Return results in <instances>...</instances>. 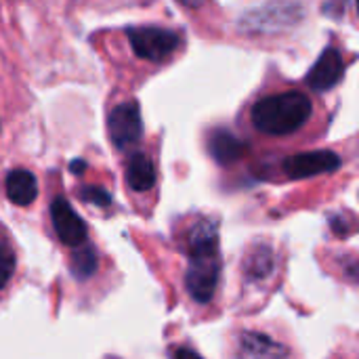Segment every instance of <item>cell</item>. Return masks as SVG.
I'll use <instances>...</instances> for the list:
<instances>
[{
    "mask_svg": "<svg viewBox=\"0 0 359 359\" xmlns=\"http://www.w3.org/2000/svg\"><path fill=\"white\" fill-rule=\"evenodd\" d=\"M126 181L135 191H149L156 185V168L149 156H145L143 151L130 156L126 164Z\"/></svg>",
    "mask_w": 359,
    "mask_h": 359,
    "instance_id": "obj_12",
    "label": "cell"
},
{
    "mask_svg": "<svg viewBox=\"0 0 359 359\" xmlns=\"http://www.w3.org/2000/svg\"><path fill=\"white\" fill-rule=\"evenodd\" d=\"M107 133L111 143L118 149H126L135 145L141 135H143V120H141V109L137 101H126L120 103L111 109L107 116Z\"/></svg>",
    "mask_w": 359,
    "mask_h": 359,
    "instance_id": "obj_5",
    "label": "cell"
},
{
    "mask_svg": "<svg viewBox=\"0 0 359 359\" xmlns=\"http://www.w3.org/2000/svg\"><path fill=\"white\" fill-rule=\"evenodd\" d=\"M343 72H345L343 55L339 48L330 46L320 55V59L307 74V84H309V88H313L318 93L330 90L343 78Z\"/></svg>",
    "mask_w": 359,
    "mask_h": 359,
    "instance_id": "obj_8",
    "label": "cell"
},
{
    "mask_svg": "<svg viewBox=\"0 0 359 359\" xmlns=\"http://www.w3.org/2000/svg\"><path fill=\"white\" fill-rule=\"evenodd\" d=\"M271 252H269V248H259L257 250V255L250 259V263H248V267H252L255 271H252V276H265V273H269L271 271Z\"/></svg>",
    "mask_w": 359,
    "mask_h": 359,
    "instance_id": "obj_16",
    "label": "cell"
},
{
    "mask_svg": "<svg viewBox=\"0 0 359 359\" xmlns=\"http://www.w3.org/2000/svg\"><path fill=\"white\" fill-rule=\"evenodd\" d=\"M175 359H202L198 353H194L191 349H179Z\"/></svg>",
    "mask_w": 359,
    "mask_h": 359,
    "instance_id": "obj_18",
    "label": "cell"
},
{
    "mask_svg": "<svg viewBox=\"0 0 359 359\" xmlns=\"http://www.w3.org/2000/svg\"><path fill=\"white\" fill-rule=\"evenodd\" d=\"M6 187V196L15 206H29L36 196H38V183L36 177L25 170V168H15L6 175L4 181Z\"/></svg>",
    "mask_w": 359,
    "mask_h": 359,
    "instance_id": "obj_11",
    "label": "cell"
},
{
    "mask_svg": "<svg viewBox=\"0 0 359 359\" xmlns=\"http://www.w3.org/2000/svg\"><path fill=\"white\" fill-rule=\"evenodd\" d=\"M80 198H82L84 202H90V204L99 206V208H107V206L111 204L109 191L103 189V187H97V185H86V187H82V189H80Z\"/></svg>",
    "mask_w": 359,
    "mask_h": 359,
    "instance_id": "obj_15",
    "label": "cell"
},
{
    "mask_svg": "<svg viewBox=\"0 0 359 359\" xmlns=\"http://www.w3.org/2000/svg\"><path fill=\"white\" fill-rule=\"evenodd\" d=\"M128 42L139 59L160 63L166 61L181 44V36L166 27L156 25H141V27H128Z\"/></svg>",
    "mask_w": 359,
    "mask_h": 359,
    "instance_id": "obj_3",
    "label": "cell"
},
{
    "mask_svg": "<svg viewBox=\"0 0 359 359\" xmlns=\"http://www.w3.org/2000/svg\"><path fill=\"white\" fill-rule=\"evenodd\" d=\"M50 221H53V229L57 233V238L65 244V246H80L86 242V223L80 219V215L69 206V202L65 198H55L50 202Z\"/></svg>",
    "mask_w": 359,
    "mask_h": 359,
    "instance_id": "obj_7",
    "label": "cell"
},
{
    "mask_svg": "<svg viewBox=\"0 0 359 359\" xmlns=\"http://www.w3.org/2000/svg\"><path fill=\"white\" fill-rule=\"evenodd\" d=\"M240 359H290V351L261 332H244L240 339Z\"/></svg>",
    "mask_w": 359,
    "mask_h": 359,
    "instance_id": "obj_10",
    "label": "cell"
},
{
    "mask_svg": "<svg viewBox=\"0 0 359 359\" xmlns=\"http://www.w3.org/2000/svg\"><path fill=\"white\" fill-rule=\"evenodd\" d=\"M15 271V252L4 236V231L0 229V288H4Z\"/></svg>",
    "mask_w": 359,
    "mask_h": 359,
    "instance_id": "obj_14",
    "label": "cell"
},
{
    "mask_svg": "<svg viewBox=\"0 0 359 359\" xmlns=\"http://www.w3.org/2000/svg\"><path fill=\"white\" fill-rule=\"evenodd\" d=\"M189 269L185 273V286L194 301L208 303L215 297L221 263L219 255H206V257H189Z\"/></svg>",
    "mask_w": 359,
    "mask_h": 359,
    "instance_id": "obj_4",
    "label": "cell"
},
{
    "mask_svg": "<svg viewBox=\"0 0 359 359\" xmlns=\"http://www.w3.org/2000/svg\"><path fill=\"white\" fill-rule=\"evenodd\" d=\"M246 143L242 139H238L231 130L227 128H215L208 135V154L212 156V160L221 166H229L236 164L244 151H246Z\"/></svg>",
    "mask_w": 359,
    "mask_h": 359,
    "instance_id": "obj_9",
    "label": "cell"
},
{
    "mask_svg": "<svg viewBox=\"0 0 359 359\" xmlns=\"http://www.w3.org/2000/svg\"><path fill=\"white\" fill-rule=\"evenodd\" d=\"M313 114V103L305 93L286 90L263 97L252 105L250 118L257 130L271 137H286L301 130Z\"/></svg>",
    "mask_w": 359,
    "mask_h": 359,
    "instance_id": "obj_1",
    "label": "cell"
},
{
    "mask_svg": "<svg viewBox=\"0 0 359 359\" xmlns=\"http://www.w3.org/2000/svg\"><path fill=\"white\" fill-rule=\"evenodd\" d=\"M341 156L330 149H316V151H301L288 156L282 164L284 172L290 179H309L326 172H334L341 168Z\"/></svg>",
    "mask_w": 359,
    "mask_h": 359,
    "instance_id": "obj_6",
    "label": "cell"
},
{
    "mask_svg": "<svg viewBox=\"0 0 359 359\" xmlns=\"http://www.w3.org/2000/svg\"><path fill=\"white\" fill-rule=\"evenodd\" d=\"M84 168H86V162H84V160H74V162L69 164V170H72L74 175H82Z\"/></svg>",
    "mask_w": 359,
    "mask_h": 359,
    "instance_id": "obj_17",
    "label": "cell"
},
{
    "mask_svg": "<svg viewBox=\"0 0 359 359\" xmlns=\"http://www.w3.org/2000/svg\"><path fill=\"white\" fill-rule=\"evenodd\" d=\"M183 6H189V8H200L206 0H179Z\"/></svg>",
    "mask_w": 359,
    "mask_h": 359,
    "instance_id": "obj_19",
    "label": "cell"
},
{
    "mask_svg": "<svg viewBox=\"0 0 359 359\" xmlns=\"http://www.w3.org/2000/svg\"><path fill=\"white\" fill-rule=\"evenodd\" d=\"M305 11L292 0H269L261 6L246 11L240 19V29L246 34H276L286 32L301 23Z\"/></svg>",
    "mask_w": 359,
    "mask_h": 359,
    "instance_id": "obj_2",
    "label": "cell"
},
{
    "mask_svg": "<svg viewBox=\"0 0 359 359\" xmlns=\"http://www.w3.org/2000/svg\"><path fill=\"white\" fill-rule=\"evenodd\" d=\"M97 271V255L90 246H76L74 257H72V273L78 280H86Z\"/></svg>",
    "mask_w": 359,
    "mask_h": 359,
    "instance_id": "obj_13",
    "label": "cell"
}]
</instances>
